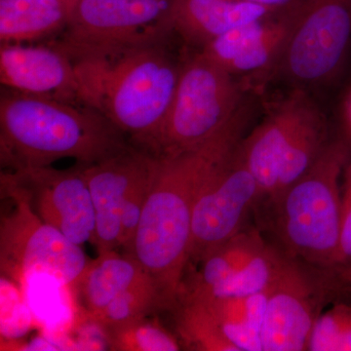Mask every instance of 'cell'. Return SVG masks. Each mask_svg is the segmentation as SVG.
<instances>
[{
	"instance_id": "1",
	"label": "cell",
	"mask_w": 351,
	"mask_h": 351,
	"mask_svg": "<svg viewBox=\"0 0 351 351\" xmlns=\"http://www.w3.org/2000/svg\"><path fill=\"white\" fill-rule=\"evenodd\" d=\"M247 110L242 108L205 144L158 164L130 249L156 286L165 309H174L189 263L196 198L208 178L242 141Z\"/></svg>"
},
{
	"instance_id": "2",
	"label": "cell",
	"mask_w": 351,
	"mask_h": 351,
	"mask_svg": "<svg viewBox=\"0 0 351 351\" xmlns=\"http://www.w3.org/2000/svg\"><path fill=\"white\" fill-rule=\"evenodd\" d=\"M174 36L164 32L71 58L82 104L107 117L132 145L152 154L186 62L173 48Z\"/></svg>"
},
{
	"instance_id": "3",
	"label": "cell",
	"mask_w": 351,
	"mask_h": 351,
	"mask_svg": "<svg viewBox=\"0 0 351 351\" xmlns=\"http://www.w3.org/2000/svg\"><path fill=\"white\" fill-rule=\"evenodd\" d=\"M129 145L131 143L117 127L86 105L2 90V167L12 171L46 167L62 158L89 165Z\"/></svg>"
},
{
	"instance_id": "4",
	"label": "cell",
	"mask_w": 351,
	"mask_h": 351,
	"mask_svg": "<svg viewBox=\"0 0 351 351\" xmlns=\"http://www.w3.org/2000/svg\"><path fill=\"white\" fill-rule=\"evenodd\" d=\"M350 157L348 141H330L300 179L267 200L277 245L291 257L317 269H334L341 235V177Z\"/></svg>"
},
{
	"instance_id": "5",
	"label": "cell",
	"mask_w": 351,
	"mask_h": 351,
	"mask_svg": "<svg viewBox=\"0 0 351 351\" xmlns=\"http://www.w3.org/2000/svg\"><path fill=\"white\" fill-rule=\"evenodd\" d=\"M1 196L13 207L2 213L0 223L2 276L18 284L32 276H46L75 289L89 263L82 246L38 216L29 193L9 173L1 174Z\"/></svg>"
},
{
	"instance_id": "6",
	"label": "cell",
	"mask_w": 351,
	"mask_h": 351,
	"mask_svg": "<svg viewBox=\"0 0 351 351\" xmlns=\"http://www.w3.org/2000/svg\"><path fill=\"white\" fill-rule=\"evenodd\" d=\"M241 108L234 75L199 51L184 62L154 154L170 156L205 144Z\"/></svg>"
},
{
	"instance_id": "7",
	"label": "cell",
	"mask_w": 351,
	"mask_h": 351,
	"mask_svg": "<svg viewBox=\"0 0 351 351\" xmlns=\"http://www.w3.org/2000/svg\"><path fill=\"white\" fill-rule=\"evenodd\" d=\"M351 48V0H299L298 13L278 64L293 82H331Z\"/></svg>"
},
{
	"instance_id": "8",
	"label": "cell",
	"mask_w": 351,
	"mask_h": 351,
	"mask_svg": "<svg viewBox=\"0 0 351 351\" xmlns=\"http://www.w3.org/2000/svg\"><path fill=\"white\" fill-rule=\"evenodd\" d=\"M339 295L334 270L290 257L270 289L261 332L263 351L307 350L323 307Z\"/></svg>"
},
{
	"instance_id": "9",
	"label": "cell",
	"mask_w": 351,
	"mask_h": 351,
	"mask_svg": "<svg viewBox=\"0 0 351 351\" xmlns=\"http://www.w3.org/2000/svg\"><path fill=\"white\" fill-rule=\"evenodd\" d=\"M170 5L171 0H76L55 45L75 58L172 32Z\"/></svg>"
},
{
	"instance_id": "10",
	"label": "cell",
	"mask_w": 351,
	"mask_h": 351,
	"mask_svg": "<svg viewBox=\"0 0 351 351\" xmlns=\"http://www.w3.org/2000/svg\"><path fill=\"white\" fill-rule=\"evenodd\" d=\"M239 145L208 178L196 198L189 263L202 262L247 228L249 215L263 199L260 186L245 164Z\"/></svg>"
},
{
	"instance_id": "11",
	"label": "cell",
	"mask_w": 351,
	"mask_h": 351,
	"mask_svg": "<svg viewBox=\"0 0 351 351\" xmlns=\"http://www.w3.org/2000/svg\"><path fill=\"white\" fill-rule=\"evenodd\" d=\"M31 197L36 213L73 243L93 242L95 210L80 164L68 170L51 166L9 173Z\"/></svg>"
},
{
	"instance_id": "12",
	"label": "cell",
	"mask_w": 351,
	"mask_h": 351,
	"mask_svg": "<svg viewBox=\"0 0 351 351\" xmlns=\"http://www.w3.org/2000/svg\"><path fill=\"white\" fill-rule=\"evenodd\" d=\"M156 157L131 144L100 162L80 164L93 201L95 234L92 244L98 254L120 248L122 204L134 182L151 167Z\"/></svg>"
},
{
	"instance_id": "13",
	"label": "cell",
	"mask_w": 351,
	"mask_h": 351,
	"mask_svg": "<svg viewBox=\"0 0 351 351\" xmlns=\"http://www.w3.org/2000/svg\"><path fill=\"white\" fill-rule=\"evenodd\" d=\"M0 82L20 93L82 104L75 64L55 44H1Z\"/></svg>"
},
{
	"instance_id": "14",
	"label": "cell",
	"mask_w": 351,
	"mask_h": 351,
	"mask_svg": "<svg viewBox=\"0 0 351 351\" xmlns=\"http://www.w3.org/2000/svg\"><path fill=\"white\" fill-rule=\"evenodd\" d=\"M298 3L234 27L199 51L234 76L270 68L282 55L297 17Z\"/></svg>"
},
{
	"instance_id": "15",
	"label": "cell",
	"mask_w": 351,
	"mask_h": 351,
	"mask_svg": "<svg viewBox=\"0 0 351 351\" xmlns=\"http://www.w3.org/2000/svg\"><path fill=\"white\" fill-rule=\"evenodd\" d=\"M315 106L304 92H294L240 142V154L257 180L262 201L274 195L281 159L300 126Z\"/></svg>"
},
{
	"instance_id": "16",
	"label": "cell",
	"mask_w": 351,
	"mask_h": 351,
	"mask_svg": "<svg viewBox=\"0 0 351 351\" xmlns=\"http://www.w3.org/2000/svg\"><path fill=\"white\" fill-rule=\"evenodd\" d=\"M276 12L244 0H171L168 18L177 38L202 49L234 27Z\"/></svg>"
},
{
	"instance_id": "17",
	"label": "cell",
	"mask_w": 351,
	"mask_h": 351,
	"mask_svg": "<svg viewBox=\"0 0 351 351\" xmlns=\"http://www.w3.org/2000/svg\"><path fill=\"white\" fill-rule=\"evenodd\" d=\"M149 279L131 254L110 250L99 254L98 258L88 263L75 288L88 317H91L127 289Z\"/></svg>"
},
{
	"instance_id": "18",
	"label": "cell",
	"mask_w": 351,
	"mask_h": 351,
	"mask_svg": "<svg viewBox=\"0 0 351 351\" xmlns=\"http://www.w3.org/2000/svg\"><path fill=\"white\" fill-rule=\"evenodd\" d=\"M76 0H0L1 44L24 43L64 31Z\"/></svg>"
},
{
	"instance_id": "19",
	"label": "cell",
	"mask_w": 351,
	"mask_h": 351,
	"mask_svg": "<svg viewBox=\"0 0 351 351\" xmlns=\"http://www.w3.org/2000/svg\"><path fill=\"white\" fill-rule=\"evenodd\" d=\"M270 287L256 294L228 298H196L212 311L221 331L237 351H263L261 332Z\"/></svg>"
},
{
	"instance_id": "20",
	"label": "cell",
	"mask_w": 351,
	"mask_h": 351,
	"mask_svg": "<svg viewBox=\"0 0 351 351\" xmlns=\"http://www.w3.org/2000/svg\"><path fill=\"white\" fill-rule=\"evenodd\" d=\"M265 242L257 228L247 226L200 263V271L191 278L188 285L182 284L180 295L214 294L239 274Z\"/></svg>"
},
{
	"instance_id": "21",
	"label": "cell",
	"mask_w": 351,
	"mask_h": 351,
	"mask_svg": "<svg viewBox=\"0 0 351 351\" xmlns=\"http://www.w3.org/2000/svg\"><path fill=\"white\" fill-rule=\"evenodd\" d=\"M326 121L317 107L309 112L289 144L279 165L271 199L302 177L329 144Z\"/></svg>"
},
{
	"instance_id": "22",
	"label": "cell",
	"mask_w": 351,
	"mask_h": 351,
	"mask_svg": "<svg viewBox=\"0 0 351 351\" xmlns=\"http://www.w3.org/2000/svg\"><path fill=\"white\" fill-rule=\"evenodd\" d=\"M289 256L278 245L265 242L262 247L226 285L209 295H191L196 298H228L256 294L267 290L280 276Z\"/></svg>"
},
{
	"instance_id": "23",
	"label": "cell",
	"mask_w": 351,
	"mask_h": 351,
	"mask_svg": "<svg viewBox=\"0 0 351 351\" xmlns=\"http://www.w3.org/2000/svg\"><path fill=\"white\" fill-rule=\"evenodd\" d=\"M173 311L178 334L189 350L237 351L226 338L214 314L202 302L181 297Z\"/></svg>"
},
{
	"instance_id": "24",
	"label": "cell",
	"mask_w": 351,
	"mask_h": 351,
	"mask_svg": "<svg viewBox=\"0 0 351 351\" xmlns=\"http://www.w3.org/2000/svg\"><path fill=\"white\" fill-rule=\"evenodd\" d=\"M156 309H165V306L149 279L127 289L89 319L107 332L143 319Z\"/></svg>"
},
{
	"instance_id": "25",
	"label": "cell",
	"mask_w": 351,
	"mask_h": 351,
	"mask_svg": "<svg viewBox=\"0 0 351 351\" xmlns=\"http://www.w3.org/2000/svg\"><path fill=\"white\" fill-rule=\"evenodd\" d=\"M108 348L121 351H176L178 339L157 323L147 318L106 332Z\"/></svg>"
},
{
	"instance_id": "26",
	"label": "cell",
	"mask_w": 351,
	"mask_h": 351,
	"mask_svg": "<svg viewBox=\"0 0 351 351\" xmlns=\"http://www.w3.org/2000/svg\"><path fill=\"white\" fill-rule=\"evenodd\" d=\"M307 350L351 351V304L339 302L320 313Z\"/></svg>"
},
{
	"instance_id": "27",
	"label": "cell",
	"mask_w": 351,
	"mask_h": 351,
	"mask_svg": "<svg viewBox=\"0 0 351 351\" xmlns=\"http://www.w3.org/2000/svg\"><path fill=\"white\" fill-rule=\"evenodd\" d=\"M157 164H158V156L156 157V161L151 167L136 180L122 204L121 217H120V223H121L120 248L123 249V252L130 249L132 241L135 237L136 230L144 210L145 200L156 174Z\"/></svg>"
},
{
	"instance_id": "28",
	"label": "cell",
	"mask_w": 351,
	"mask_h": 351,
	"mask_svg": "<svg viewBox=\"0 0 351 351\" xmlns=\"http://www.w3.org/2000/svg\"><path fill=\"white\" fill-rule=\"evenodd\" d=\"M19 289L8 277L1 276V336L17 339L31 327L32 316Z\"/></svg>"
},
{
	"instance_id": "29",
	"label": "cell",
	"mask_w": 351,
	"mask_h": 351,
	"mask_svg": "<svg viewBox=\"0 0 351 351\" xmlns=\"http://www.w3.org/2000/svg\"><path fill=\"white\" fill-rule=\"evenodd\" d=\"M351 262V157L341 177V235L335 269Z\"/></svg>"
},
{
	"instance_id": "30",
	"label": "cell",
	"mask_w": 351,
	"mask_h": 351,
	"mask_svg": "<svg viewBox=\"0 0 351 351\" xmlns=\"http://www.w3.org/2000/svg\"><path fill=\"white\" fill-rule=\"evenodd\" d=\"M336 274L339 286H341V295H351V262L339 269H332Z\"/></svg>"
},
{
	"instance_id": "31",
	"label": "cell",
	"mask_w": 351,
	"mask_h": 351,
	"mask_svg": "<svg viewBox=\"0 0 351 351\" xmlns=\"http://www.w3.org/2000/svg\"><path fill=\"white\" fill-rule=\"evenodd\" d=\"M244 1L251 2L271 10L281 11L295 5L299 0H244Z\"/></svg>"
},
{
	"instance_id": "32",
	"label": "cell",
	"mask_w": 351,
	"mask_h": 351,
	"mask_svg": "<svg viewBox=\"0 0 351 351\" xmlns=\"http://www.w3.org/2000/svg\"><path fill=\"white\" fill-rule=\"evenodd\" d=\"M350 121H351V101H350Z\"/></svg>"
}]
</instances>
